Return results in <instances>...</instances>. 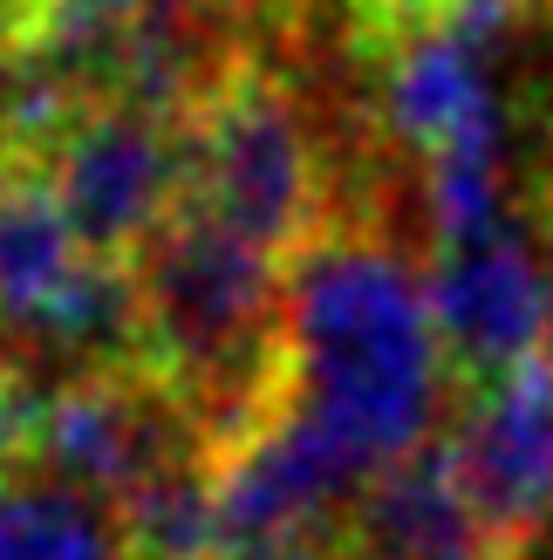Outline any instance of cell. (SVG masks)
Wrapping results in <instances>:
<instances>
[{
    "mask_svg": "<svg viewBox=\"0 0 553 560\" xmlns=\"http://www.w3.org/2000/svg\"><path fill=\"white\" fill-rule=\"evenodd\" d=\"M260 560H349L342 540H301V547H281V553H260Z\"/></svg>",
    "mask_w": 553,
    "mask_h": 560,
    "instance_id": "cell-11",
    "label": "cell"
},
{
    "mask_svg": "<svg viewBox=\"0 0 553 560\" xmlns=\"http://www.w3.org/2000/svg\"><path fill=\"white\" fill-rule=\"evenodd\" d=\"M424 288L445 355L464 383L499 376L546 349V260L513 219L464 240H437Z\"/></svg>",
    "mask_w": 553,
    "mask_h": 560,
    "instance_id": "cell-7",
    "label": "cell"
},
{
    "mask_svg": "<svg viewBox=\"0 0 553 560\" xmlns=\"http://www.w3.org/2000/svg\"><path fill=\"white\" fill-rule=\"evenodd\" d=\"M178 465H212L199 424L151 370H69L0 397V471L62 486L117 513L137 486Z\"/></svg>",
    "mask_w": 553,
    "mask_h": 560,
    "instance_id": "cell-4",
    "label": "cell"
},
{
    "mask_svg": "<svg viewBox=\"0 0 553 560\" xmlns=\"http://www.w3.org/2000/svg\"><path fill=\"white\" fill-rule=\"evenodd\" d=\"M342 8H349V14H355V8H376V0H342Z\"/></svg>",
    "mask_w": 553,
    "mask_h": 560,
    "instance_id": "cell-13",
    "label": "cell"
},
{
    "mask_svg": "<svg viewBox=\"0 0 553 560\" xmlns=\"http://www.w3.org/2000/svg\"><path fill=\"white\" fill-rule=\"evenodd\" d=\"M185 212L281 267L336 219L315 117L287 75L254 62V48L233 55L226 75L185 109Z\"/></svg>",
    "mask_w": 553,
    "mask_h": 560,
    "instance_id": "cell-3",
    "label": "cell"
},
{
    "mask_svg": "<svg viewBox=\"0 0 553 560\" xmlns=\"http://www.w3.org/2000/svg\"><path fill=\"white\" fill-rule=\"evenodd\" d=\"M445 335L424 273L383 233L336 212L287 260V410L355 479L431 444L445 410Z\"/></svg>",
    "mask_w": 553,
    "mask_h": 560,
    "instance_id": "cell-1",
    "label": "cell"
},
{
    "mask_svg": "<svg viewBox=\"0 0 553 560\" xmlns=\"http://www.w3.org/2000/svg\"><path fill=\"white\" fill-rule=\"evenodd\" d=\"M437 444L492 547L519 560V547H533L553 520V355L540 349L499 376L464 383Z\"/></svg>",
    "mask_w": 553,
    "mask_h": 560,
    "instance_id": "cell-6",
    "label": "cell"
},
{
    "mask_svg": "<svg viewBox=\"0 0 553 560\" xmlns=\"http://www.w3.org/2000/svg\"><path fill=\"white\" fill-rule=\"evenodd\" d=\"M342 553L349 560H506L479 526L472 499L458 492V471L437 438L417 444L410 458L383 465L349 499Z\"/></svg>",
    "mask_w": 553,
    "mask_h": 560,
    "instance_id": "cell-8",
    "label": "cell"
},
{
    "mask_svg": "<svg viewBox=\"0 0 553 560\" xmlns=\"http://www.w3.org/2000/svg\"><path fill=\"white\" fill-rule=\"evenodd\" d=\"M0 560H137V553L109 506L0 471Z\"/></svg>",
    "mask_w": 553,
    "mask_h": 560,
    "instance_id": "cell-9",
    "label": "cell"
},
{
    "mask_svg": "<svg viewBox=\"0 0 553 560\" xmlns=\"http://www.w3.org/2000/svg\"><path fill=\"white\" fill-rule=\"evenodd\" d=\"M75 240L103 260H137L185 206V124L130 103H82L42 158Z\"/></svg>",
    "mask_w": 553,
    "mask_h": 560,
    "instance_id": "cell-5",
    "label": "cell"
},
{
    "mask_svg": "<svg viewBox=\"0 0 553 560\" xmlns=\"http://www.w3.org/2000/svg\"><path fill=\"white\" fill-rule=\"evenodd\" d=\"M144 307V370L199 424L205 452H233L287 397V273L273 254L185 212L130 260Z\"/></svg>",
    "mask_w": 553,
    "mask_h": 560,
    "instance_id": "cell-2",
    "label": "cell"
},
{
    "mask_svg": "<svg viewBox=\"0 0 553 560\" xmlns=\"http://www.w3.org/2000/svg\"><path fill=\"white\" fill-rule=\"evenodd\" d=\"M540 260H546V355H553V226H540Z\"/></svg>",
    "mask_w": 553,
    "mask_h": 560,
    "instance_id": "cell-12",
    "label": "cell"
},
{
    "mask_svg": "<svg viewBox=\"0 0 553 560\" xmlns=\"http://www.w3.org/2000/svg\"><path fill=\"white\" fill-rule=\"evenodd\" d=\"M533 191H540V226H553V109L540 124V172H533Z\"/></svg>",
    "mask_w": 553,
    "mask_h": 560,
    "instance_id": "cell-10",
    "label": "cell"
},
{
    "mask_svg": "<svg viewBox=\"0 0 553 560\" xmlns=\"http://www.w3.org/2000/svg\"><path fill=\"white\" fill-rule=\"evenodd\" d=\"M0 370H8V362H0Z\"/></svg>",
    "mask_w": 553,
    "mask_h": 560,
    "instance_id": "cell-14",
    "label": "cell"
}]
</instances>
